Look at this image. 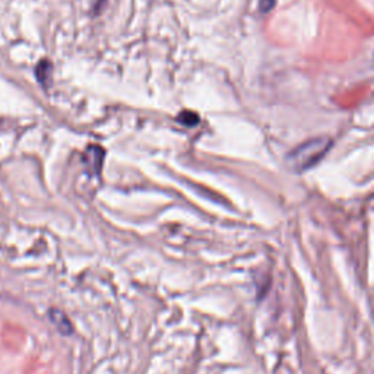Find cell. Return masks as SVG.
Returning <instances> with one entry per match:
<instances>
[{"label": "cell", "instance_id": "cell-3", "mask_svg": "<svg viewBox=\"0 0 374 374\" xmlns=\"http://www.w3.org/2000/svg\"><path fill=\"white\" fill-rule=\"evenodd\" d=\"M178 120H180L186 126H194V124H198L199 117H198V115H194V113L185 111V113H182L180 116H178Z\"/></svg>", "mask_w": 374, "mask_h": 374}, {"label": "cell", "instance_id": "cell-4", "mask_svg": "<svg viewBox=\"0 0 374 374\" xmlns=\"http://www.w3.org/2000/svg\"><path fill=\"white\" fill-rule=\"evenodd\" d=\"M275 2L276 0H260V10H262L264 13L269 12L273 8Z\"/></svg>", "mask_w": 374, "mask_h": 374}, {"label": "cell", "instance_id": "cell-1", "mask_svg": "<svg viewBox=\"0 0 374 374\" xmlns=\"http://www.w3.org/2000/svg\"><path fill=\"white\" fill-rule=\"evenodd\" d=\"M332 146V141L326 136H320L299 145L287 157L288 164L296 171H305L316 166Z\"/></svg>", "mask_w": 374, "mask_h": 374}, {"label": "cell", "instance_id": "cell-2", "mask_svg": "<svg viewBox=\"0 0 374 374\" xmlns=\"http://www.w3.org/2000/svg\"><path fill=\"white\" fill-rule=\"evenodd\" d=\"M48 316H50V320L55 323V326L59 329L60 333H63V335H72L73 333L72 323L63 312L57 310V308H53V310H50V313H48Z\"/></svg>", "mask_w": 374, "mask_h": 374}]
</instances>
